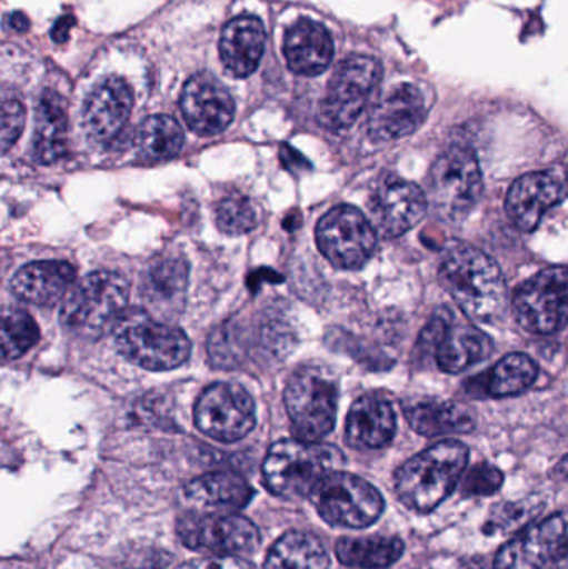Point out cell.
Returning a JSON list of instances; mask_svg holds the SVG:
<instances>
[{
    "label": "cell",
    "instance_id": "obj_1",
    "mask_svg": "<svg viewBox=\"0 0 568 569\" xmlns=\"http://www.w3.org/2000/svg\"><path fill=\"white\" fill-rule=\"evenodd\" d=\"M440 282L464 313L480 323H497L507 308V283L499 266L479 249L452 242L444 249Z\"/></svg>",
    "mask_w": 568,
    "mask_h": 569
},
{
    "label": "cell",
    "instance_id": "obj_2",
    "mask_svg": "<svg viewBox=\"0 0 568 569\" xmlns=\"http://www.w3.org/2000/svg\"><path fill=\"white\" fill-rule=\"evenodd\" d=\"M469 463V448L456 440L440 441L416 455L396 471V491L403 507L430 513L452 495Z\"/></svg>",
    "mask_w": 568,
    "mask_h": 569
},
{
    "label": "cell",
    "instance_id": "obj_3",
    "mask_svg": "<svg viewBox=\"0 0 568 569\" xmlns=\"http://www.w3.org/2000/svg\"><path fill=\"white\" fill-rule=\"evenodd\" d=\"M129 295V283L119 273H90L63 298L60 323L76 337L97 340L113 330L126 311Z\"/></svg>",
    "mask_w": 568,
    "mask_h": 569
},
{
    "label": "cell",
    "instance_id": "obj_4",
    "mask_svg": "<svg viewBox=\"0 0 568 569\" xmlns=\"http://www.w3.org/2000/svg\"><path fill=\"white\" fill-rule=\"evenodd\" d=\"M343 461L342 451L332 445L282 440L270 448L263 461V481L277 497L296 500L309 497L323 477L340 470Z\"/></svg>",
    "mask_w": 568,
    "mask_h": 569
},
{
    "label": "cell",
    "instance_id": "obj_5",
    "mask_svg": "<svg viewBox=\"0 0 568 569\" xmlns=\"http://www.w3.org/2000/svg\"><path fill=\"white\" fill-rule=\"evenodd\" d=\"M116 347L127 360L150 371H169L190 357L189 337L173 325L157 321L149 311H123L112 330Z\"/></svg>",
    "mask_w": 568,
    "mask_h": 569
},
{
    "label": "cell",
    "instance_id": "obj_6",
    "mask_svg": "<svg viewBox=\"0 0 568 569\" xmlns=\"http://www.w3.org/2000/svg\"><path fill=\"white\" fill-rule=\"evenodd\" d=\"M317 513L332 527L369 528L382 517L383 498L373 485L346 471H332L309 495Z\"/></svg>",
    "mask_w": 568,
    "mask_h": 569
},
{
    "label": "cell",
    "instance_id": "obj_7",
    "mask_svg": "<svg viewBox=\"0 0 568 569\" xmlns=\"http://www.w3.org/2000/svg\"><path fill=\"white\" fill-rule=\"evenodd\" d=\"M482 193V173L470 150L452 147L440 153L429 176V202L440 219L459 223L472 212Z\"/></svg>",
    "mask_w": 568,
    "mask_h": 569
},
{
    "label": "cell",
    "instance_id": "obj_8",
    "mask_svg": "<svg viewBox=\"0 0 568 569\" xmlns=\"http://www.w3.org/2000/svg\"><path fill=\"white\" fill-rule=\"evenodd\" d=\"M492 350V340L480 328L457 320L449 308H440L434 313L417 343V351L434 355L446 373H460L489 358Z\"/></svg>",
    "mask_w": 568,
    "mask_h": 569
},
{
    "label": "cell",
    "instance_id": "obj_9",
    "mask_svg": "<svg viewBox=\"0 0 568 569\" xmlns=\"http://www.w3.org/2000/svg\"><path fill=\"white\" fill-rule=\"evenodd\" d=\"M380 76L382 67L373 57L352 56L343 60L320 107L323 126L336 132L353 126L379 86Z\"/></svg>",
    "mask_w": 568,
    "mask_h": 569
},
{
    "label": "cell",
    "instance_id": "obj_10",
    "mask_svg": "<svg viewBox=\"0 0 568 569\" xmlns=\"http://www.w3.org/2000/svg\"><path fill=\"white\" fill-rule=\"evenodd\" d=\"M283 401L299 440L319 441L336 427L337 390L319 371H297L287 385Z\"/></svg>",
    "mask_w": 568,
    "mask_h": 569
},
{
    "label": "cell",
    "instance_id": "obj_11",
    "mask_svg": "<svg viewBox=\"0 0 568 569\" xmlns=\"http://www.w3.org/2000/svg\"><path fill=\"white\" fill-rule=\"evenodd\" d=\"M317 246L337 269H362L377 246V230L360 210L340 206L317 226Z\"/></svg>",
    "mask_w": 568,
    "mask_h": 569
},
{
    "label": "cell",
    "instance_id": "obj_12",
    "mask_svg": "<svg viewBox=\"0 0 568 569\" xmlns=\"http://www.w3.org/2000/svg\"><path fill=\"white\" fill-rule=\"evenodd\" d=\"M180 540L190 550L216 557H243L259 550V528L237 513H187L177 525Z\"/></svg>",
    "mask_w": 568,
    "mask_h": 569
},
{
    "label": "cell",
    "instance_id": "obj_13",
    "mask_svg": "<svg viewBox=\"0 0 568 569\" xmlns=\"http://www.w3.org/2000/svg\"><path fill=\"white\" fill-rule=\"evenodd\" d=\"M517 321L530 333L549 335L568 321V267H554L520 284L514 295Z\"/></svg>",
    "mask_w": 568,
    "mask_h": 569
},
{
    "label": "cell",
    "instance_id": "obj_14",
    "mask_svg": "<svg viewBox=\"0 0 568 569\" xmlns=\"http://www.w3.org/2000/svg\"><path fill=\"white\" fill-rule=\"evenodd\" d=\"M193 418L207 437L233 443L256 427V403L239 385L216 383L200 395Z\"/></svg>",
    "mask_w": 568,
    "mask_h": 569
},
{
    "label": "cell",
    "instance_id": "obj_15",
    "mask_svg": "<svg viewBox=\"0 0 568 569\" xmlns=\"http://www.w3.org/2000/svg\"><path fill=\"white\" fill-rule=\"evenodd\" d=\"M568 551V510L524 528L497 553L496 569H547Z\"/></svg>",
    "mask_w": 568,
    "mask_h": 569
},
{
    "label": "cell",
    "instance_id": "obj_16",
    "mask_svg": "<svg viewBox=\"0 0 568 569\" xmlns=\"http://www.w3.org/2000/svg\"><path fill=\"white\" fill-rule=\"evenodd\" d=\"M568 196L566 170L549 169L527 173L514 182L507 193L506 209L510 220L522 232L537 229L542 217Z\"/></svg>",
    "mask_w": 568,
    "mask_h": 569
},
{
    "label": "cell",
    "instance_id": "obj_17",
    "mask_svg": "<svg viewBox=\"0 0 568 569\" xmlns=\"http://www.w3.org/2000/svg\"><path fill=\"white\" fill-rule=\"evenodd\" d=\"M429 199L416 186L399 177L382 180L370 199L373 226L389 239L403 236L426 216Z\"/></svg>",
    "mask_w": 568,
    "mask_h": 569
},
{
    "label": "cell",
    "instance_id": "obj_18",
    "mask_svg": "<svg viewBox=\"0 0 568 569\" xmlns=\"http://www.w3.org/2000/svg\"><path fill=\"white\" fill-rule=\"evenodd\" d=\"M180 110L187 126L199 136L223 132L236 113L229 90L207 73H197L183 86Z\"/></svg>",
    "mask_w": 568,
    "mask_h": 569
},
{
    "label": "cell",
    "instance_id": "obj_19",
    "mask_svg": "<svg viewBox=\"0 0 568 569\" xmlns=\"http://www.w3.org/2000/svg\"><path fill=\"white\" fill-rule=\"evenodd\" d=\"M426 116V99L419 87L400 83L376 103L367 130L376 142H392L416 132Z\"/></svg>",
    "mask_w": 568,
    "mask_h": 569
},
{
    "label": "cell",
    "instance_id": "obj_20",
    "mask_svg": "<svg viewBox=\"0 0 568 569\" xmlns=\"http://www.w3.org/2000/svg\"><path fill=\"white\" fill-rule=\"evenodd\" d=\"M133 96L126 80L109 77L102 80L83 103L82 122L93 142L112 140L129 120Z\"/></svg>",
    "mask_w": 568,
    "mask_h": 569
},
{
    "label": "cell",
    "instance_id": "obj_21",
    "mask_svg": "<svg viewBox=\"0 0 568 569\" xmlns=\"http://www.w3.org/2000/svg\"><path fill=\"white\" fill-rule=\"evenodd\" d=\"M252 498L250 485L232 471L203 475L183 490V500L196 513H233Z\"/></svg>",
    "mask_w": 568,
    "mask_h": 569
},
{
    "label": "cell",
    "instance_id": "obj_22",
    "mask_svg": "<svg viewBox=\"0 0 568 569\" xmlns=\"http://www.w3.org/2000/svg\"><path fill=\"white\" fill-rule=\"evenodd\" d=\"M76 269L62 260H42L22 267L13 276L12 291L37 307H52L67 297L76 282Z\"/></svg>",
    "mask_w": 568,
    "mask_h": 569
},
{
    "label": "cell",
    "instance_id": "obj_23",
    "mask_svg": "<svg viewBox=\"0 0 568 569\" xmlns=\"http://www.w3.org/2000/svg\"><path fill=\"white\" fill-rule=\"evenodd\" d=\"M396 413L386 398L366 395L350 408L346 438L350 447L377 450L387 447L396 435Z\"/></svg>",
    "mask_w": 568,
    "mask_h": 569
},
{
    "label": "cell",
    "instance_id": "obj_24",
    "mask_svg": "<svg viewBox=\"0 0 568 569\" xmlns=\"http://www.w3.org/2000/svg\"><path fill=\"white\" fill-rule=\"evenodd\" d=\"M266 29L253 16H240L227 22L220 37V59L232 76L249 77L266 50Z\"/></svg>",
    "mask_w": 568,
    "mask_h": 569
},
{
    "label": "cell",
    "instance_id": "obj_25",
    "mask_svg": "<svg viewBox=\"0 0 568 569\" xmlns=\"http://www.w3.org/2000/svg\"><path fill=\"white\" fill-rule=\"evenodd\" d=\"M283 52L293 72L307 77L320 76L332 62V37L322 23L300 20L287 32Z\"/></svg>",
    "mask_w": 568,
    "mask_h": 569
},
{
    "label": "cell",
    "instance_id": "obj_26",
    "mask_svg": "<svg viewBox=\"0 0 568 569\" xmlns=\"http://www.w3.org/2000/svg\"><path fill=\"white\" fill-rule=\"evenodd\" d=\"M67 152V112L62 97L47 90L40 97L33 126L32 157L37 163L50 166Z\"/></svg>",
    "mask_w": 568,
    "mask_h": 569
},
{
    "label": "cell",
    "instance_id": "obj_27",
    "mask_svg": "<svg viewBox=\"0 0 568 569\" xmlns=\"http://www.w3.org/2000/svg\"><path fill=\"white\" fill-rule=\"evenodd\" d=\"M406 417L410 427L427 438L469 433L476 427L469 408L454 401L420 400L406 408Z\"/></svg>",
    "mask_w": 568,
    "mask_h": 569
},
{
    "label": "cell",
    "instance_id": "obj_28",
    "mask_svg": "<svg viewBox=\"0 0 568 569\" xmlns=\"http://www.w3.org/2000/svg\"><path fill=\"white\" fill-rule=\"evenodd\" d=\"M187 283H189V266L186 260L177 257L157 259L146 272L143 291L150 305L162 310H182L186 300Z\"/></svg>",
    "mask_w": 568,
    "mask_h": 569
},
{
    "label": "cell",
    "instance_id": "obj_29",
    "mask_svg": "<svg viewBox=\"0 0 568 569\" xmlns=\"http://www.w3.org/2000/svg\"><path fill=\"white\" fill-rule=\"evenodd\" d=\"M403 550V541L397 537L342 538L336 547L340 563L359 569L390 568Z\"/></svg>",
    "mask_w": 568,
    "mask_h": 569
},
{
    "label": "cell",
    "instance_id": "obj_30",
    "mask_svg": "<svg viewBox=\"0 0 568 569\" xmlns=\"http://www.w3.org/2000/svg\"><path fill=\"white\" fill-rule=\"evenodd\" d=\"M330 558L313 535L289 531L270 548L266 569H329Z\"/></svg>",
    "mask_w": 568,
    "mask_h": 569
},
{
    "label": "cell",
    "instance_id": "obj_31",
    "mask_svg": "<svg viewBox=\"0 0 568 569\" xmlns=\"http://www.w3.org/2000/svg\"><path fill=\"white\" fill-rule=\"evenodd\" d=\"M183 130L176 119L169 116H152L140 126L137 132V147L147 160L173 159L183 147Z\"/></svg>",
    "mask_w": 568,
    "mask_h": 569
},
{
    "label": "cell",
    "instance_id": "obj_32",
    "mask_svg": "<svg viewBox=\"0 0 568 569\" xmlns=\"http://www.w3.org/2000/svg\"><path fill=\"white\" fill-rule=\"evenodd\" d=\"M539 368L532 358L524 353H510L494 367L487 391L492 397H512L536 383Z\"/></svg>",
    "mask_w": 568,
    "mask_h": 569
},
{
    "label": "cell",
    "instance_id": "obj_33",
    "mask_svg": "<svg viewBox=\"0 0 568 569\" xmlns=\"http://www.w3.org/2000/svg\"><path fill=\"white\" fill-rule=\"evenodd\" d=\"M40 331L33 318L23 310H7L2 320L3 361L17 360L39 341Z\"/></svg>",
    "mask_w": 568,
    "mask_h": 569
},
{
    "label": "cell",
    "instance_id": "obj_34",
    "mask_svg": "<svg viewBox=\"0 0 568 569\" xmlns=\"http://www.w3.org/2000/svg\"><path fill=\"white\" fill-rule=\"evenodd\" d=\"M544 505L540 501L522 500L516 503H504L494 508L492 513L487 518L484 525V533L490 537H506V535L516 533L520 528L526 527L530 520L542 511Z\"/></svg>",
    "mask_w": 568,
    "mask_h": 569
},
{
    "label": "cell",
    "instance_id": "obj_35",
    "mask_svg": "<svg viewBox=\"0 0 568 569\" xmlns=\"http://www.w3.org/2000/svg\"><path fill=\"white\" fill-rule=\"evenodd\" d=\"M217 227L227 236H243L257 227L253 203L243 196H229L217 206Z\"/></svg>",
    "mask_w": 568,
    "mask_h": 569
},
{
    "label": "cell",
    "instance_id": "obj_36",
    "mask_svg": "<svg viewBox=\"0 0 568 569\" xmlns=\"http://www.w3.org/2000/svg\"><path fill=\"white\" fill-rule=\"evenodd\" d=\"M502 485L504 473L499 468L489 463H480L466 475L460 490L466 497H490V495L497 493Z\"/></svg>",
    "mask_w": 568,
    "mask_h": 569
},
{
    "label": "cell",
    "instance_id": "obj_37",
    "mask_svg": "<svg viewBox=\"0 0 568 569\" xmlns=\"http://www.w3.org/2000/svg\"><path fill=\"white\" fill-rule=\"evenodd\" d=\"M26 123V110L16 99L3 100L2 106V152H9L10 147L17 142Z\"/></svg>",
    "mask_w": 568,
    "mask_h": 569
},
{
    "label": "cell",
    "instance_id": "obj_38",
    "mask_svg": "<svg viewBox=\"0 0 568 569\" xmlns=\"http://www.w3.org/2000/svg\"><path fill=\"white\" fill-rule=\"evenodd\" d=\"M176 569H257L249 560L240 557H213L197 558V560L187 561Z\"/></svg>",
    "mask_w": 568,
    "mask_h": 569
},
{
    "label": "cell",
    "instance_id": "obj_39",
    "mask_svg": "<svg viewBox=\"0 0 568 569\" xmlns=\"http://www.w3.org/2000/svg\"><path fill=\"white\" fill-rule=\"evenodd\" d=\"M554 475H556L557 478H568V455L554 468Z\"/></svg>",
    "mask_w": 568,
    "mask_h": 569
},
{
    "label": "cell",
    "instance_id": "obj_40",
    "mask_svg": "<svg viewBox=\"0 0 568 569\" xmlns=\"http://www.w3.org/2000/svg\"><path fill=\"white\" fill-rule=\"evenodd\" d=\"M27 23H29V20H27L22 13H16V16H12V27H16L17 30L26 29Z\"/></svg>",
    "mask_w": 568,
    "mask_h": 569
},
{
    "label": "cell",
    "instance_id": "obj_41",
    "mask_svg": "<svg viewBox=\"0 0 568 569\" xmlns=\"http://www.w3.org/2000/svg\"><path fill=\"white\" fill-rule=\"evenodd\" d=\"M547 569H568V551L566 555H562L559 560L554 561Z\"/></svg>",
    "mask_w": 568,
    "mask_h": 569
}]
</instances>
